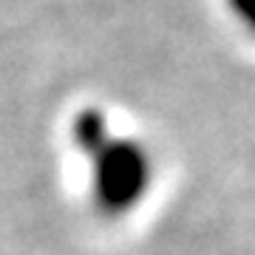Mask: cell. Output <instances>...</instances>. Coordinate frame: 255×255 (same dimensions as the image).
I'll list each match as a JSON object with an SVG mask.
<instances>
[{"label": "cell", "instance_id": "obj_1", "mask_svg": "<svg viewBox=\"0 0 255 255\" xmlns=\"http://www.w3.org/2000/svg\"><path fill=\"white\" fill-rule=\"evenodd\" d=\"M244 3H247V11L255 17V0H244Z\"/></svg>", "mask_w": 255, "mask_h": 255}]
</instances>
